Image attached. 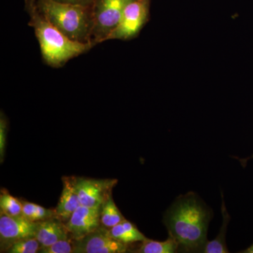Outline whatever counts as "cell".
<instances>
[{"mask_svg":"<svg viewBox=\"0 0 253 253\" xmlns=\"http://www.w3.org/2000/svg\"><path fill=\"white\" fill-rule=\"evenodd\" d=\"M211 212L194 193L181 196L164 216L169 236L181 250L203 253L207 244L208 224Z\"/></svg>","mask_w":253,"mask_h":253,"instance_id":"cell-1","label":"cell"},{"mask_svg":"<svg viewBox=\"0 0 253 253\" xmlns=\"http://www.w3.org/2000/svg\"><path fill=\"white\" fill-rule=\"evenodd\" d=\"M26 10L29 15L28 24L34 29L39 42L42 56L51 67H62L73 58L87 52L90 44L76 42L68 39L46 19L37 7L35 0H26Z\"/></svg>","mask_w":253,"mask_h":253,"instance_id":"cell-2","label":"cell"},{"mask_svg":"<svg viewBox=\"0 0 253 253\" xmlns=\"http://www.w3.org/2000/svg\"><path fill=\"white\" fill-rule=\"evenodd\" d=\"M35 1L42 14L68 39L91 45V6L61 2L56 0Z\"/></svg>","mask_w":253,"mask_h":253,"instance_id":"cell-3","label":"cell"},{"mask_svg":"<svg viewBox=\"0 0 253 253\" xmlns=\"http://www.w3.org/2000/svg\"><path fill=\"white\" fill-rule=\"evenodd\" d=\"M133 0H94L91 4L92 30L91 44L93 47L107 41L121 21L126 5Z\"/></svg>","mask_w":253,"mask_h":253,"instance_id":"cell-4","label":"cell"},{"mask_svg":"<svg viewBox=\"0 0 253 253\" xmlns=\"http://www.w3.org/2000/svg\"><path fill=\"white\" fill-rule=\"evenodd\" d=\"M150 4L151 0H133L126 5L121 21L107 41H129L137 36L149 20Z\"/></svg>","mask_w":253,"mask_h":253,"instance_id":"cell-5","label":"cell"},{"mask_svg":"<svg viewBox=\"0 0 253 253\" xmlns=\"http://www.w3.org/2000/svg\"><path fill=\"white\" fill-rule=\"evenodd\" d=\"M127 246L113 239L109 229L101 225L82 239L73 240V253H123Z\"/></svg>","mask_w":253,"mask_h":253,"instance_id":"cell-6","label":"cell"},{"mask_svg":"<svg viewBox=\"0 0 253 253\" xmlns=\"http://www.w3.org/2000/svg\"><path fill=\"white\" fill-rule=\"evenodd\" d=\"M36 222H32L23 216H11L1 212L0 242L1 251H6L11 245L21 240L35 237Z\"/></svg>","mask_w":253,"mask_h":253,"instance_id":"cell-7","label":"cell"},{"mask_svg":"<svg viewBox=\"0 0 253 253\" xmlns=\"http://www.w3.org/2000/svg\"><path fill=\"white\" fill-rule=\"evenodd\" d=\"M117 179H96L76 177V189L82 206L101 208L104 201L111 196Z\"/></svg>","mask_w":253,"mask_h":253,"instance_id":"cell-8","label":"cell"},{"mask_svg":"<svg viewBox=\"0 0 253 253\" xmlns=\"http://www.w3.org/2000/svg\"><path fill=\"white\" fill-rule=\"evenodd\" d=\"M100 211L81 205L65 224L71 239H81L97 229L101 226Z\"/></svg>","mask_w":253,"mask_h":253,"instance_id":"cell-9","label":"cell"},{"mask_svg":"<svg viewBox=\"0 0 253 253\" xmlns=\"http://www.w3.org/2000/svg\"><path fill=\"white\" fill-rule=\"evenodd\" d=\"M62 180V193L54 211L56 217L66 224L81 204L76 189V176H63Z\"/></svg>","mask_w":253,"mask_h":253,"instance_id":"cell-10","label":"cell"},{"mask_svg":"<svg viewBox=\"0 0 253 253\" xmlns=\"http://www.w3.org/2000/svg\"><path fill=\"white\" fill-rule=\"evenodd\" d=\"M41 247L51 246L61 240L71 238L66 224L56 217L36 222V236Z\"/></svg>","mask_w":253,"mask_h":253,"instance_id":"cell-11","label":"cell"},{"mask_svg":"<svg viewBox=\"0 0 253 253\" xmlns=\"http://www.w3.org/2000/svg\"><path fill=\"white\" fill-rule=\"evenodd\" d=\"M109 233L113 239L126 245L142 242L147 239L132 223L126 219L109 229Z\"/></svg>","mask_w":253,"mask_h":253,"instance_id":"cell-12","label":"cell"},{"mask_svg":"<svg viewBox=\"0 0 253 253\" xmlns=\"http://www.w3.org/2000/svg\"><path fill=\"white\" fill-rule=\"evenodd\" d=\"M221 214H222V224L220 231L217 237L213 241H208L203 253H229L226 245V234L228 225L230 221V216L226 211L224 201L221 205Z\"/></svg>","mask_w":253,"mask_h":253,"instance_id":"cell-13","label":"cell"},{"mask_svg":"<svg viewBox=\"0 0 253 253\" xmlns=\"http://www.w3.org/2000/svg\"><path fill=\"white\" fill-rule=\"evenodd\" d=\"M125 219H126L123 217L122 213L113 201L112 195H111L104 201L101 207V211H100L101 225L109 229L113 226L117 225Z\"/></svg>","mask_w":253,"mask_h":253,"instance_id":"cell-14","label":"cell"},{"mask_svg":"<svg viewBox=\"0 0 253 253\" xmlns=\"http://www.w3.org/2000/svg\"><path fill=\"white\" fill-rule=\"evenodd\" d=\"M179 248L177 242L169 236L165 241H156L146 239L142 241L139 249L134 253H173Z\"/></svg>","mask_w":253,"mask_h":253,"instance_id":"cell-15","label":"cell"},{"mask_svg":"<svg viewBox=\"0 0 253 253\" xmlns=\"http://www.w3.org/2000/svg\"><path fill=\"white\" fill-rule=\"evenodd\" d=\"M22 216L32 222H38L56 217L54 210L46 209L40 205L22 201Z\"/></svg>","mask_w":253,"mask_h":253,"instance_id":"cell-16","label":"cell"},{"mask_svg":"<svg viewBox=\"0 0 253 253\" xmlns=\"http://www.w3.org/2000/svg\"><path fill=\"white\" fill-rule=\"evenodd\" d=\"M1 212L11 216H22V201L13 197L8 192L1 191L0 195Z\"/></svg>","mask_w":253,"mask_h":253,"instance_id":"cell-17","label":"cell"},{"mask_svg":"<svg viewBox=\"0 0 253 253\" xmlns=\"http://www.w3.org/2000/svg\"><path fill=\"white\" fill-rule=\"evenodd\" d=\"M41 246L36 237L17 241L11 245L5 252L9 253H36L39 252Z\"/></svg>","mask_w":253,"mask_h":253,"instance_id":"cell-18","label":"cell"},{"mask_svg":"<svg viewBox=\"0 0 253 253\" xmlns=\"http://www.w3.org/2000/svg\"><path fill=\"white\" fill-rule=\"evenodd\" d=\"M41 253H73V239L61 240L51 246L41 247Z\"/></svg>","mask_w":253,"mask_h":253,"instance_id":"cell-19","label":"cell"},{"mask_svg":"<svg viewBox=\"0 0 253 253\" xmlns=\"http://www.w3.org/2000/svg\"><path fill=\"white\" fill-rule=\"evenodd\" d=\"M8 131V123L4 115L1 112L0 116V161H4L5 149H6V134Z\"/></svg>","mask_w":253,"mask_h":253,"instance_id":"cell-20","label":"cell"},{"mask_svg":"<svg viewBox=\"0 0 253 253\" xmlns=\"http://www.w3.org/2000/svg\"><path fill=\"white\" fill-rule=\"evenodd\" d=\"M61 2L71 3V4L86 5L91 6L94 0H56Z\"/></svg>","mask_w":253,"mask_h":253,"instance_id":"cell-21","label":"cell"},{"mask_svg":"<svg viewBox=\"0 0 253 253\" xmlns=\"http://www.w3.org/2000/svg\"><path fill=\"white\" fill-rule=\"evenodd\" d=\"M242 253H253V244L252 245V246H250L249 249L245 250L244 251H243Z\"/></svg>","mask_w":253,"mask_h":253,"instance_id":"cell-22","label":"cell"}]
</instances>
